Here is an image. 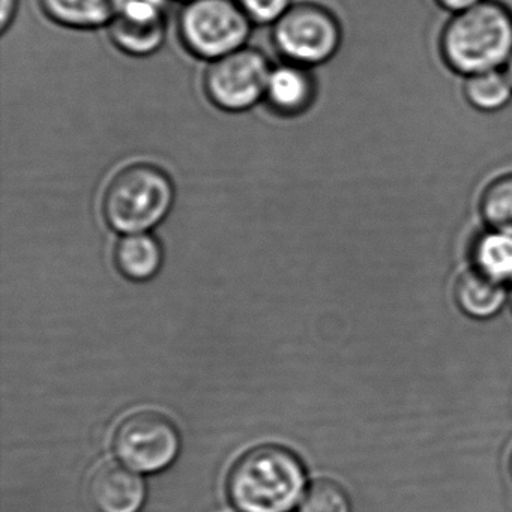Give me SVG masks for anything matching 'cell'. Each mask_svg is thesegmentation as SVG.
<instances>
[{"label": "cell", "mask_w": 512, "mask_h": 512, "mask_svg": "<svg viewBox=\"0 0 512 512\" xmlns=\"http://www.w3.org/2000/svg\"><path fill=\"white\" fill-rule=\"evenodd\" d=\"M305 470L281 446L251 449L230 470L227 491L241 512H290L304 499Z\"/></svg>", "instance_id": "obj_1"}, {"label": "cell", "mask_w": 512, "mask_h": 512, "mask_svg": "<svg viewBox=\"0 0 512 512\" xmlns=\"http://www.w3.org/2000/svg\"><path fill=\"white\" fill-rule=\"evenodd\" d=\"M442 52L464 77L503 70L512 56V11L499 0H482L454 14L443 31Z\"/></svg>", "instance_id": "obj_2"}, {"label": "cell", "mask_w": 512, "mask_h": 512, "mask_svg": "<svg viewBox=\"0 0 512 512\" xmlns=\"http://www.w3.org/2000/svg\"><path fill=\"white\" fill-rule=\"evenodd\" d=\"M175 196V184L163 167L137 161L110 179L103 196V215L116 232L146 233L169 215Z\"/></svg>", "instance_id": "obj_3"}, {"label": "cell", "mask_w": 512, "mask_h": 512, "mask_svg": "<svg viewBox=\"0 0 512 512\" xmlns=\"http://www.w3.org/2000/svg\"><path fill=\"white\" fill-rule=\"evenodd\" d=\"M271 41L284 62L316 70L340 52L343 28L328 5L319 0H301L272 25Z\"/></svg>", "instance_id": "obj_4"}, {"label": "cell", "mask_w": 512, "mask_h": 512, "mask_svg": "<svg viewBox=\"0 0 512 512\" xmlns=\"http://www.w3.org/2000/svg\"><path fill=\"white\" fill-rule=\"evenodd\" d=\"M253 26L236 0H194L178 14L182 47L208 64L247 47Z\"/></svg>", "instance_id": "obj_5"}, {"label": "cell", "mask_w": 512, "mask_h": 512, "mask_svg": "<svg viewBox=\"0 0 512 512\" xmlns=\"http://www.w3.org/2000/svg\"><path fill=\"white\" fill-rule=\"evenodd\" d=\"M272 64L256 47L247 46L209 62L203 73L205 97L224 113L250 112L263 103Z\"/></svg>", "instance_id": "obj_6"}, {"label": "cell", "mask_w": 512, "mask_h": 512, "mask_svg": "<svg viewBox=\"0 0 512 512\" xmlns=\"http://www.w3.org/2000/svg\"><path fill=\"white\" fill-rule=\"evenodd\" d=\"M115 451L134 472H160L178 455L179 433L167 416L149 410L137 412L119 424Z\"/></svg>", "instance_id": "obj_7"}, {"label": "cell", "mask_w": 512, "mask_h": 512, "mask_svg": "<svg viewBox=\"0 0 512 512\" xmlns=\"http://www.w3.org/2000/svg\"><path fill=\"white\" fill-rule=\"evenodd\" d=\"M319 100L316 70L281 61L272 65L263 103L280 118L296 119L308 115Z\"/></svg>", "instance_id": "obj_8"}, {"label": "cell", "mask_w": 512, "mask_h": 512, "mask_svg": "<svg viewBox=\"0 0 512 512\" xmlns=\"http://www.w3.org/2000/svg\"><path fill=\"white\" fill-rule=\"evenodd\" d=\"M142 478L121 464H104L91 482V496L101 512H139L145 502Z\"/></svg>", "instance_id": "obj_9"}, {"label": "cell", "mask_w": 512, "mask_h": 512, "mask_svg": "<svg viewBox=\"0 0 512 512\" xmlns=\"http://www.w3.org/2000/svg\"><path fill=\"white\" fill-rule=\"evenodd\" d=\"M41 13L55 25L73 31L107 28L115 19L118 0H37Z\"/></svg>", "instance_id": "obj_10"}, {"label": "cell", "mask_w": 512, "mask_h": 512, "mask_svg": "<svg viewBox=\"0 0 512 512\" xmlns=\"http://www.w3.org/2000/svg\"><path fill=\"white\" fill-rule=\"evenodd\" d=\"M508 301L506 286L485 277L476 269L461 275L455 284V302L461 313L470 319H493Z\"/></svg>", "instance_id": "obj_11"}, {"label": "cell", "mask_w": 512, "mask_h": 512, "mask_svg": "<svg viewBox=\"0 0 512 512\" xmlns=\"http://www.w3.org/2000/svg\"><path fill=\"white\" fill-rule=\"evenodd\" d=\"M472 262L485 277L512 284V233L485 229L473 239Z\"/></svg>", "instance_id": "obj_12"}, {"label": "cell", "mask_w": 512, "mask_h": 512, "mask_svg": "<svg viewBox=\"0 0 512 512\" xmlns=\"http://www.w3.org/2000/svg\"><path fill=\"white\" fill-rule=\"evenodd\" d=\"M110 43L130 58L145 59L157 55L167 38V22L137 23L115 17L107 26Z\"/></svg>", "instance_id": "obj_13"}, {"label": "cell", "mask_w": 512, "mask_h": 512, "mask_svg": "<svg viewBox=\"0 0 512 512\" xmlns=\"http://www.w3.org/2000/svg\"><path fill=\"white\" fill-rule=\"evenodd\" d=\"M116 265L119 271L134 281H145L154 277L160 271V245L152 236L146 233L127 235L116 245Z\"/></svg>", "instance_id": "obj_14"}, {"label": "cell", "mask_w": 512, "mask_h": 512, "mask_svg": "<svg viewBox=\"0 0 512 512\" xmlns=\"http://www.w3.org/2000/svg\"><path fill=\"white\" fill-rule=\"evenodd\" d=\"M464 94L481 112H499L512 103V83L505 70L485 71L466 77Z\"/></svg>", "instance_id": "obj_15"}, {"label": "cell", "mask_w": 512, "mask_h": 512, "mask_svg": "<svg viewBox=\"0 0 512 512\" xmlns=\"http://www.w3.org/2000/svg\"><path fill=\"white\" fill-rule=\"evenodd\" d=\"M479 214L485 229L512 233V173L488 184L479 202Z\"/></svg>", "instance_id": "obj_16"}, {"label": "cell", "mask_w": 512, "mask_h": 512, "mask_svg": "<svg viewBox=\"0 0 512 512\" xmlns=\"http://www.w3.org/2000/svg\"><path fill=\"white\" fill-rule=\"evenodd\" d=\"M301 512H350V499L337 482L319 479L305 491Z\"/></svg>", "instance_id": "obj_17"}, {"label": "cell", "mask_w": 512, "mask_h": 512, "mask_svg": "<svg viewBox=\"0 0 512 512\" xmlns=\"http://www.w3.org/2000/svg\"><path fill=\"white\" fill-rule=\"evenodd\" d=\"M253 25L272 26L292 7L293 0H236Z\"/></svg>", "instance_id": "obj_18"}, {"label": "cell", "mask_w": 512, "mask_h": 512, "mask_svg": "<svg viewBox=\"0 0 512 512\" xmlns=\"http://www.w3.org/2000/svg\"><path fill=\"white\" fill-rule=\"evenodd\" d=\"M19 2L20 0H2V11H0V34L2 37L14 25V20L19 13Z\"/></svg>", "instance_id": "obj_19"}, {"label": "cell", "mask_w": 512, "mask_h": 512, "mask_svg": "<svg viewBox=\"0 0 512 512\" xmlns=\"http://www.w3.org/2000/svg\"><path fill=\"white\" fill-rule=\"evenodd\" d=\"M436 2L448 13L458 14L481 4L482 0H436Z\"/></svg>", "instance_id": "obj_20"}, {"label": "cell", "mask_w": 512, "mask_h": 512, "mask_svg": "<svg viewBox=\"0 0 512 512\" xmlns=\"http://www.w3.org/2000/svg\"><path fill=\"white\" fill-rule=\"evenodd\" d=\"M503 70H505L506 76L509 77V80H511L512 83V56L509 58L508 64L505 65Z\"/></svg>", "instance_id": "obj_21"}, {"label": "cell", "mask_w": 512, "mask_h": 512, "mask_svg": "<svg viewBox=\"0 0 512 512\" xmlns=\"http://www.w3.org/2000/svg\"><path fill=\"white\" fill-rule=\"evenodd\" d=\"M178 2H181L182 5L190 4V2H194V0H178Z\"/></svg>", "instance_id": "obj_22"}, {"label": "cell", "mask_w": 512, "mask_h": 512, "mask_svg": "<svg viewBox=\"0 0 512 512\" xmlns=\"http://www.w3.org/2000/svg\"><path fill=\"white\" fill-rule=\"evenodd\" d=\"M509 470H511V475H512V455H511V458H509Z\"/></svg>", "instance_id": "obj_23"}, {"label": "cell", "mask_w": 512, "mask_h": 512, "mask_svg": "<svg viewBox=\"0 0 512 512\" xmlns=\"http://www.w3.org/2000/svg\"><path fill=\"white\" fill-rule=\"evenodd\" d=\"M509 304H511V308H512V290H511V293H509Z\"/></svg>", "instance_id": "obj_24"}]
</instances>
